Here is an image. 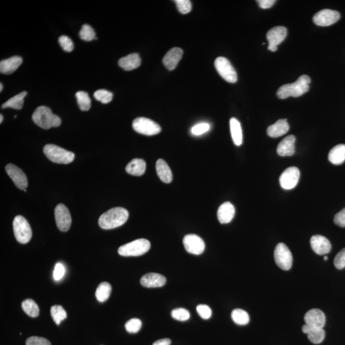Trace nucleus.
<instances>
[{
	"mask_svg": "<svg viewBox=\"0 0 345 345\" xmlns=\"http://www.w3.org/2000/svg\"><path fill=\"white\" fill-rule=\"evenodd\" d=\"M334 223L340 227H345V208L336 214L334 219Z\"/></svg>",
	"mask_w": 345,
	"mask_h": 345,
	"instance_id": "47",
	"label": "nucleus"
},
{
	"mask_svg": "<svg viewBox=\"0 0 345 345\" xmlns=\"http://www.w3.org/2000/svg\"><path fill=\"white\" fill-rule=\"evenodd\" d=\"M156 171L161 181L169 184L172 180V174L168 164L163 159H160L156 162Z\"/></svg>",
	"mask_w": 345,
	"mask_h": 345,
	"instance_id": "26",
	"label": "nucleus"
},
{
	"mask_svg": "<svg viewBox=\"0 0 345 345\" xmlns=\"http://www.w3.org/2000/svg\"><path fill=\"white\" fill-rule=\"evenodd\" d=\"M171 340L167 338L159 339L158 341L154 342L153 345H170L171 344Z\"/></svg>",
	"mask_w": 345,
	"mask_h": 345,
	"instance_id": "49",
	"label": "nucleus"
},
{
	"mask_svg": "<svg viewBox=\"0 0 345 345\" xmlns=\"http://www.w3.org/2000/svg\"><path fill=\"white\" fill-rule=\"evenodd\" d=\"M334 264L336 268L339 270L345 267V248L342 249L335 257Z\"/></svg>",
	"mask_w": 345,
	"mask_h": 345,
	"instance_id": "43",
	"label": "nucleus"
},
{
	"mask_svg": "<svg viewBox=\"0 0 345 345\" xmlns=\"http://www.w3.org/2000/svg\"><path fill=\"white\" fill-rule=\"evenodd\" d=\"M299 179V169L296 167H290L285 169L280 176V185L284 189L291 190L297 186Z\"/></svg>",
	"mask_w": 345,
	"mask_h": 345,
	"instance_id": "11",
	"label": "nucleus"
},
{
	"mask_svg": "<svg viewBox=\"0 0 345 345\" xmlns=\"http://www.w3.org/2000/svg\"><path fill=\"white\" fill-rule=\"evenodd\" d=\"M0 118H1V119H0V123L2 124V122H3V120H4L3 115L0 114Z\"/></svg>",
	"mask_w": 345,
	"mask_h": 345,
	"instance_id": "50",
	"label": "nucleus"
},
{
	"mask_svg": "<svg viewBox=\"0 0 345 345\" xmlns=\"http://www.w3.org/2000/svg\"><path fill=\"white\" fill-rule=\"evenodd\" d=\"M26 345H51L48 340L44 337L32 336L26 339Z\"/></svg>",
	"mask_w": 345,
	"mask_h": 345,
	"instance_id": "45",
	"label": "nucleus"
},
{
	"mask_svg": "<svg viewBox=\"0 0 345 345\" xmlns=\"http://www.w3.org/2000/svg\"><path fill=\"white\" fill-rule=\"evenodd\" d=\"M183 243L186 251L195 255H199L205 251L206 244L203 239L194 234H189L184 237Z\"/></svg>",
	"mask_w": 345,
	"mask_h": 345,
	"instance_id": "12",
	"label": "nucleus"
},
{
	"mask_svg": "<svg viewBox=\"0 0 345 345\" xmlns=\"http://www.w3.org/2000/svg\"><path fill=\"white\" fill-rule=\"evenodd\" d=\"M328 159L334 165L343 163L345 161V145H337L332 148L329 152Z\"/></svg>",
	"mask_w": 345,
	"mask_h": 345,
	"instance_id": "28",
	"label": "nucleus"
},
{
	"mask_svg": "<svg viewBox=\"0 0 345 345\" xmlns=\"http://www.w3.org/2000/svg\"><path fill=\"white\" fill-rule=\"evenodd\" d=\"M340 18V14L336 11L324 9L317 12L313 17L315 24L320 26H328L336 22Z\"/></svg>",
	"mask_w": 345,
	"mask_h": 345,
	"instance_id": "14",
	"label": "nucleus"
},
{
	"mask_svg": "<svg viewBox=\"0 0 345 345\" xmlns=\"http://www.w3.org/2000/svg\"><path fill=\"white\" fill-rule=\"evenodd\" d=\"M22 63L21 57L14 56L0 62V72L4 74H11L16 71Z\"/></svg>",
	"mask_w": 345,
	"mask_h": 345,
	"instance_id": "22",
	"label": "nucleus"
},
{
	"mask_svg": "<svg viewBox=\"0 0 345 345\" xmlns=\"http://www.w3.org/2000/svg\"><path fill=\"white\" fill-rule=\"evenodd\" d=\"M65 272H66V269H65L63 264L61 263L56 264L53 271V278L55 281H58L62 279L64 276Z\"/></svg>",
	"mask_w": 345,
	"mask_h": 345,
	"instance_id": "46",
	"label": "nucleus"
},
{
	"mask_svg": "<svg viewBox=\"0 0 345 345\" xmlns=\"http://www.w3.org/2000/svg\"><path fill=\"white\" fill-rule=\"evenodd\" d=\"M51 315L52 320L56 325L61 324V322L66 319L67 316V312L63 307L59 306V305H55L51 307Z\"/></svg>",
	"mask_w": 345,
	"mask_h": 345,
	"instance_id": "35",
	"label": "nucleus"
},
{
	"mask_svg": "<svg viewBox=\"0 0 345 345\" xmlns=\"http://www.w3.org/2000/svg\"><path fill=\"white\" fill-rule=\"evenodd\" d=\"M274 261L277 266L284 271H289L292 266V254L286 245L279 243L274 250Z\"/></svg>",
	"mask_w": 345,
	"mask_h": 345,
	"instance_id": "8",
	"label": "nucleus"
},
{
	"mask_svg": "<svg viewBox=\"0 0 345 345\" xmlns=\"http://www.w3.org/2000/svg\"><path fill=\"white\" fill-rule=\"evenodd\" d=\"M55 221L58 228L62 232H67L71 227L72 219L68 209L64 204H59L54 210Z\"/></svg>",
	"mask_w": 345,
	"mask_h": 345,
	"instance_id": "10",
	"label": "nucleus"
},
{
	"mask_svg": "<svg viewBox=\"0 0 345 345\" xmlns=\"http://www.w3.org/2000/svg\"><path fill=\"white\" fill-rule=\"evenodd\" d=\"M27 95L26 92H22L21 93L16 95V96L12 97L6 102H5L2 105V108H8V107H12V108L16 109H21L23 107L24 99Z\"/></svg>",
	"mask_w": 345,
	"mask_h": 345,
	"instance_id": "30",
	"label": "nucleus"
},
{
	"mask_svg": "<svg viewBox=\"0 0 345 345\" xmlns=\"http://www.w3.org/2000/svg\"><path fill=\"white\" fill-rule=\"evenodd\" d=\"M59 44L62 49L66 52H71L74 49V43L69 37L62 36L59 39Z\"/></svg>",
	"mask_w": 345,
	"mask_h": 345,
	"instance_id": "41",
	"label": "nucleus"
},
{
	"mask_svg": "<svg viewBox=\"0 0 345 345\" xmlns=\"http://www.w3.org/2000/svg\"><path fill=\"white\" fill-rule=\"evenodd\" d=\"M310 243H311V248L317 254L325 255L331 251V242L324 236H320V235L312 236Z\"/></svg>",
	"mask_w": 345,
	"mask_h": 345,
	"instance_id": "17",
	"label": "nucleus"
},
{
	"mask_svg": "<svg viewBox=\"0 0 345 345\" xmlns=\"http://www.w3.org/2000/svg\"><path fill=\"white\" fill-rule=\"evenodd\" d=\"M7 174L11 177L17 188L26 190L27 187V179L24 172L14 164H9L6 167Z\"/></svg>",
	"mask_w": 345,
	"mask_h": 345,
	"instance_id": "15",
	"label": "nucleus"
},
{
	"mask_svg": "<svg viewBox=\"0 0 345 345\" xmlns=\"http://www.w3.org/2000/svg\"><path fill=\"white\" fill-rule=\"evenodd\" d=\"M302 331L304 334H307L309 341L314 344L321 343L326 336L323 328L310 327L306 324L302 326Z\"/></svg>",
	"mask_w": 345,
	"mask_h": 345,
	"instance_id": "25",
	"label": "nucleus"
},
{
	"mask_svg": "<svg viewBox=\"0 0 345 345\" xmlns=\"http://www.w3.org/2000/svg\"><path fill=\"white\" fill-rule=\"evenodd\" d=\"M327 260H328V257H327V256H324V261H327Z\"/></svg>",
	"mask_w": 345,
	"mask_h": 345,
	"instance_id": "52",
	"label": "nucleus"
},
{
	"mask_svg": "<svg viewBox=\"0 0 345 345\" xmlns=\"http://www.w3.org/2000/svg\"><path fill=\"white\" fill-rule=\"evenodd\" d=\"M77 104L81 111H89L91 107V99L88 93L84 91H79L76 94Z\"/></svg>",
	"mask_w": 345,
	"mask_h": 345,
	"instance_id": "34",
	"label": "nucleus"
},
{
	"mask_svg": "<svg viewBox=\"0 0 345 345\" xmlns=\"http://www.w3.org/2000/svg\"><path fill=\"white\" fill-rule=\"evenodd\" d=\"M0 87H1V89H0V92H2V91H3V84H0Z\"/></svg>",
	"mask_w": 345,
	"mask_h": 345,
	"instance_id": "51",
	"label": "nucleus"
},
{
	"mask_svg": "<svg viewBox=\"0 0 345 345\" xmlns=\"http://www.w3.org/2000/svg\"><path fill=\"white\" fill-rule=\"evenodd\" d=\"M44 154L50 161L59 164H69L74 161L75 155L55 145H46L44 147Z\"/></svg>",
	"mask_w": 345,
	"mask_h": 345,
	"instance_id": "4",
	"label": "nucleus"
},
{
	"mask_svg": "<svg viewBox=\"0 0 345 345\" xmlns=\"http://www.w3.org/2000/svg\"><path fill=\"white\" fill-rule=\"evenodd\" d=\"M287 36V29L283 26L272 27L267 32V39L269 42L268 49L272 52L276 51L277 46L284 41Z\"/></svg>",
	"mask_w": 345,
	"mask_h": 345,
	"instance_id": "13",
	"label": "nucleus"
},
{
	"mask_svg": "<svg viewBox=\"0 0 345 345\" xmlns=\"http://www.w3.org/2000/svg\"><path fill=\"white\" fill-rule=\"evenodd\" d=\"M132 127L135 131L146 136H154L161 131V127L158 124L144 117L135 119L132 122Z\"/></svg>",
	"mask_w": 345,
	"mask_h": 345,
	"instance_id": "7",
	"label": "nucleus"
},
{
	"mask_svg": "<svg viewBox=\"0 0 345 345\" xmlns=\"http://www.w3.org/2000/svg\"><path fill=\"white\" fill-rule=\"evenodd\" d=\"M232 319L233 321L239 326H245L249 323V316L244 310L241 309H234L232 312Z\"/></svg>",
	"mask_w": 345,
	"mask_h": 345,
	"instance_id": "33",
	"label": "nucleus"
},
{
	"mask_svg": "<svg viewBox=\"0 0 345 345\" xmlns=\"http://www.w3.org/2000/svg\"><path fill=\"white\" fill-rule=\"evenodd\" d=\"M289 129L290 126L287 120L280 119L267 128V133L270 137H278L286 134L289 132Z\"/></svg>",
	"mask_w": 345,
	"mask_h": 345,
	"instance_id": "24",
	"label": "nucleus"
},
{
	"mask_svg": "<svg viewBox=\"0 0 345 345\" xmlns=\"http://www.w3.org/2000/svg\"><path fill=\"white\" fill-rule=\"evenodd\" d=\"M22 309L29 317L36 318L39 314V307L32 299H26L22 302Z\"/></svg>",
	"mask_w": 345,
	"mask_h": 345,
	"instance_id": "32",
	"label": "nucleus"
},
{
	"mask_svg": "<svg viewBox=\"0 0 345 345\" xmlns=\"http://www.w3.org/2000/svg\"><path fill=\"white\" fill-rule=\"evenodd\" d=\"M236 214V209L230 202H225L217 211V219L220 223L227 224L232 221Z\"/></svg>",
	"mask_w": 345,
	"mask_h": 345,
	"instance_id": "21",
	"label": "nucleus"
},
{
	"mask_svg": "<svg viewBox=\"0 0 345 345\" xmlns=\"http://www.w3.org/2000/svg\"><path fill=\"white\" fill-rule=\"evenodd\" d=\"M311 79L307 75H302L294 83L282 85L277 92V96L280 99L289 97H298L309 91Z\"/></svg>",
	"mask_w": 345,
	"mask_h": 345,
	"instance_id": "2",
	"label": "nucleus"
},
{
	"mask_svg": "<svg viewBox=\"0 0 345 345\" xmlns=\"http://www.w3.org/2000/svg\"><path fill=\"white\" fill-rule=\"evenodd\" d=\"M182 56H183V50L179 47H174L170 49L165 55L162 59V62L167 69L169 71H174L178 66Z\"/></svg>",
	"mask_w": 345,
	"mask_h": 345,
	"instance_id": "18",
	"label": "nucleus"
},
{
	"mask_svg": "<svg viewBox=\"0 0 345 345\" xmlns=\"http://www.w3.org/2000/svg\"><path fill=\"white\" fill-rule=\"evenodd\" d=\"M171 317L177 321L184 322L188 321L190 313L188 310L184 308H177L171 311Z\"/></svg>",
	"mask_w": 345,
	"mask_h": 345,
	"instance_id": "38",
	"label": "nucleus"
},
{
	"mask_svg": "<svg viewBox=\"0 0 345 345\" xmlns=\"http://www.w3.org/2000/svg\"><path fill=\"white\" fill-rule=\"evenodd\" d=\"M142 322L138 319H132L127 322L125 327L129 333H137L141 328Z\"/></svg>",
	"mask_w": 345,
	"mask_h": 345,
	"instance_id": "39",
	"label": "nucleus"
},
{
	"mask_svg": "<svg viewBox=\"0 0 345 345\" xmlns=\"http://www.w3.org/2000/svg\"><path fill=\"white\" fill-rule=\"evenodd\" d=\"M210 129V125L208 123H201L196 125L191 129V133L194 136H200V135L206 133Z\"/></svg>",
	"mask_w": 345,
	"mask_h": 345,
	"instance_id": "44",
	"label": "nucleus"
},
{
	"mask_svg": "<svg viewBox=\"0 0 345 345\" xmlns=\"http://www.w3.org/2000/svg\"><path fill=\"white\" fill-rule=\"evenodd\" d=\"M296 138L294 135H290L279 142L277 148V152L280 156H292L296 152Z\"/></svg>",
	"mask_w": 345,
	"mask_h": 345,
	"instance_id": "19",
	"label": "nucleus"
},
{
	"mask_svg": "<svg viewBox=\"0 0 345 345\" xmlns=\"http://www.w3.org/2000/svg\"><path fill=\"white\" fill-rule=\"evenodd\" d=\"M32 119L37 126L44 129L59 127L62 123L61 118L52 113L49 107L44 106L37 107L32 115Z\"/></svg>",
	"mask_w": 345,
	"mask_h": 345,
	"instance_id": "3",
	"label": "nucleus"
},
{
	"mask_svg": "<svg viewBox=\"0 0 345 345\" xmlns=\"http://www.w3.org/2000/svg\"><path fill=\"white\" fill-rule=\"evenodd\" d=\"M176 2L177 9L182 14L189 13L191 11L192 4L189 0H176Z\"/></svg>",
	"mask_w": 345,
	"mask_h": 345,
	"instance_id": "40",
	"label": "nucleus"
},
{
	"mask_svg": "<svg viewBox=\"0 0 345 345\" xmlns=\"http://www.w3.org/2000/svg\"><path fill=\"white\" fill-rule=\"evenodd\" d=\"M215 67L220 76L226 81L235 83L237 81L236 70L232 66L228 60L224 57L217 58L214 62Z\"/></svg>",
	"mask_w": 345,
	"mask_h": 345,
	"instance_id": "9",
	"label": "nucleus"
},
{
	"mask_svg": "<svg viewBox=\"0 0 345 345\" xmlns=\"http://www.w3.org/2000/svg\"><path fill=\"white\" fill-rule=\"evenodd\" d=\"M151 248L148 240L139 239L119 247L118 252L122 256H139L146 254Z\"/></svg>",
	"mask_w": 345,
	"mask_h": 345,
	"instance_id": "5",
	"label": "nucleus"
},
{
	"mask_svg": "<svg viewBox=\"0 0 345 345\" xmlns=\"http://www.w3.org/2000/svg\"><path fill=\"white\" fill-rule=\"evenodd\" d=\"M197 313L201 317V318L204 320H208L212 316V310L210 307L207 305L200 304L196 307Z\"/></svg>",
	"mask_w": 345,
	"mask_h": 345,
	"instance_id": "42",
	"label": "nucleus"
},
{
	"mask_svg": "<svg viewBox=\"0 0 345 345\" xmlns=\"http://www.w3.org/2000/svg\"><path fill=\"white\" fill-rule=\"evenodd\" d=\"M111 293V284L107 282H103L99 284L96 290V297L97 301L104 302L109 299Z\"/></svg>",
	"mask_w": 345,
	"mask_h": 345,
	"instance_id": "31",
	"label": "nucleus"
},
{
	"mask_svg": "<svg viewBox=\"0 0 345 345\" xmlns=\"http://www.w3.org/2000/svg\"><path fill=\"white\" fill-rule=\"evenodd\" d=\"M129 218V212L122 207H115L102 214L99 225L104 229H111L122 226Z\"/></svg>",
	"mask_w": 345,
	"mask_h": 345,
	"instance_id": "1",
	"label": "nucleus"
},
{
	"mask_svg": "<svg viewBox=\"0 0 345 345\" xmlns=\"http://www.w3.org/2000/svg\"><path fill=\"white\" fill-rule=\"evenodd\" d=\"M304 321L310 327L323 328L326 322V315L321 310L312 309L305 314Z\"/></svg>",
	"mask_w": 345,
	"mask_h": 345,
	"instance_id": "16",
	"label": "nucleus"
},
{
	"mask_svg": "<svg viewBox=\"0 0 345 345\" xmlns=\"http://www.w3.org/2000/svg\"><path fill=\"white\" fill-rule=\"evenodd\" d=\"M94 96L97 101L101 102L102 104H108L112 101L113 95L111 92L101 89L95 92Z\"/></svg>",
	"mask_w": 345,
	"mask_h": 345,
	"instance_id": "37",
	"label": "nucleus"
},
{
	"mask_svg": "<svg viewBox=\"0 0 345 345\" xmlns=\"http://www.w3.org/2000/svg\"><path fill=\"white\" fill-rule=\"evenodd\" d=\"M79 36L82 40L85 41H91L96 39V32L89 24L82 25L81 31L79 32Z\"/></svg>",
	"mask_w": 345,
	"mask_h": 345,
	"instance_id": "36",
	"label": "nucleus"
},
{
	"mask_svg": "<svg viewBox=\"0 0 345 345\" xmlns=\"http://www.w3.org/2000/svg\"><path fill=\"white\" fill-rule=\"evenodd\" d=\"M141 60L137 53H132L119 60V65L125 71H129L138 68Z\"/></svg>",
	"mask_w": 345,
	"mask_h": 345,
	"instance_id": "23",
	"label": "nucleus"
},
{
	"mask_svg": "<svg viewBox=\"0 0 345 345\" xmlns=\"http://www.w3.org/2000/svg\"><path fill=\"white\" fill-rule=\"evenodd\" d=\"M166 282V279L161 274L149 273L144 275L140 280V283L146 288H160L163 286Z\"/></svg>",
	"mask_w": 345,
	"mask_h": 345,
	"instance_id": "20",
	"label": "nucleus"
},
{
	"mask_svg": "<svg viewBox=\"0 0 345 345\" xmlns=\"http://www.w3.org/2000/svg\"><path fill=\"white\" fill-rule=\"evenodd\" d=\"M257 2L259 6L264 9L271 8L276 3L275 0H259Z\"/></svg>",
	"mask_w": 345,
	"mask_h": 345,
	"instance_id": "48",
	"label": "nucleus"
},
{
	"mask_svg": "<svg viewBox=\"0 0 345 345\" xmlns=\"http://www.w3.org/2000/svg\"><path fill=\"white\" fill-rule=\"evenodd\" d=\"M14 236L17 242L21 244H27L31 241L32 231L31 225L24 217L17 216L13 221Z\"/></svg>",
	"mask_w": 345,
	"mask_h": 345,
	"instance_id": "6",
	"label": "nucleus"
},
{
	"mask_svg": "<svg viewBox=\"0 0 345 345\" xmlns=\"http://www.w3.org/2000/svg\"><path fill=\"white\" fill-rule=\"evenodd\" d=\"M229 126L234 144L237 146H241L243 141L241 123L236 118H232L229 121Z\"/></svg>",
	"mask_w": 345,
	"mask_h": 345,
	"instance_id": "29",
	"label": "nucleus"
},
{
	"mask_svg": "<svg viewBox=\"0 0 345 345\" xmlns=\"http://www.w3.org/2000/svg\"><path fill=\"white\" fill-rule=\"evenodd\" d=\"M146 162L143 159H134L127 164L126 170L132 176L139 177L146 172Z\"/></svg>",
	"mask_w": 345,
	"mask_h": 345,
	"instance_id": "27",
	"label": "nucleus"
}]
</instances>
